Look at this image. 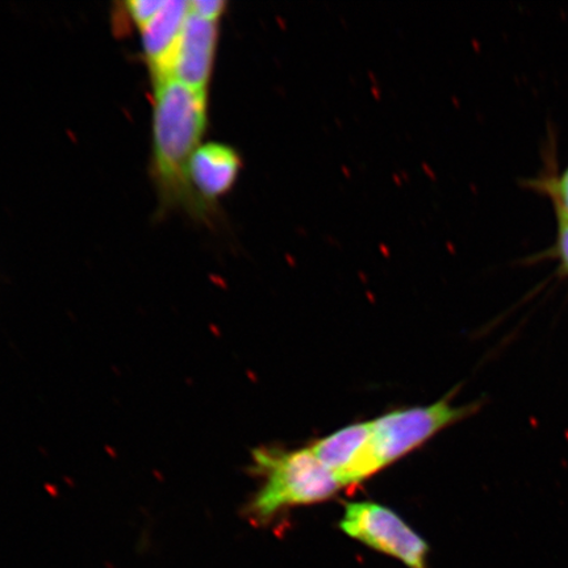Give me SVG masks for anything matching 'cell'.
Returning <instances> with one entry per match:
<instances>
[{
    "label": "cell",
    "mask_w": 568,
    "mask_h": 568,
    "mask_svg": "<svg viewBox=\"0 0 568 568\" xmlns=\"http://www.w3.org/2000/svg\"><path fill=\"white\" fill-rule=\"evenodd\" d=\"M153 89L151 175L159 211H183L210 224L219 211L197 197L189 180L191 158L207 131L209 92L174 80L155 83Z\"/></svg>",
    "instance_id": "obj_1"
},
{
    "label": "cell",
    "mask_w": 568,
    "mask_h": 568,
    "mask_svg": "<svg viewBox=\"0 0 568 568\" xmlns=\"http://www.w3.org/2000/svg\"><path fill=\"white\" fill-rule=\"evenodd\" d=\"M253 470L264 477L248 515L265 523L291 507L329 500L343 486L310 449L281 450L260 447L253 452Z\"/></svg>",
    "instance_id": "obj_2"
},
{
    "label": "cell",
    "mask_w": 568,
    "mask_h": 568,
    "mask_svg": "<svg viewBox=\"0 0 568 568\" xmlns=\"http://www.w3.org/2000/svg\"><path fill=\"white\" fill-rule=\"evenodd\" d=\"M474 409V406H453L445 399L432 406L393 410L371 422L368 449L375 474L429 442L447 426L473 414Z\"/></svg>",
    "instance_id": "obj_3"
},
{
    "label": "cell",
    "mask_w": 568,
    "mask_h": 568,
    "mask_svg": "<svg viewBox=\"0 0 568 568\" xmlns=\"http://www.w3.org/2000/svg\"><path fill=\"white\" fill-rule=\"evenodd\" d=\"M339 528L351 538L400 560L408 568H428L429 545L399 515L382 504H346Z\"/></svg>",
    "instance_id": "obj_4"
},
{
    "label": "cell",
    "mask_w": 568,
    "mask_h": 568,
    "mask_svg": "<svg viewBox=\"0 0 568 568\" xmlns=\"http://www.w3.org/2000/svg\"><path fill=\"white\" fill-rule=\"evenodd\" d=\"M219 27L220 21L199 17L190 7L186 24L170 59L166 77L161 82L174 80L191 89L209 92L215 65Z\"/></svg>",
    "instance_id": "obj_5"
},
{
    "label": "cell",
    "mask_w": 568,
    "mask_h": 568,
    "mask_svg": "<svg viewBox=\"0 0 568 568\" xmlns=\"http://www.w3.org/2000/svg\"><path fill=\"white\" fill-rule=\"evenodd\" d=\"M371 422L345 426L320 439L311 450L335 475L341 486L358 485L375 475L371 449Z\"/></svg>",
    "instance_id": "obj_6"
},
{
    "label": "cell",
    "mask_w": 568,
    "mask_h": 568,
    "mask_svg": "<svg viewBox=\"0 0 568 568\" xmlns=\"http://www.w3.org/2000/svg\"><path fill=\"white\" fill-rule=\"evenodd\" d=\"M243 170V160L233 146L224 142H204L191 158L189 180L194 193L212 210L231 193Z\"/></svg>",
    "instance_id": "obj_7"
},
{
    "label": "cell",
    "mask_w": 568,
    "mask_h": 568,
    "mask_svg": "<svg viewBox=\"0 0 568 568\" xmlns=\"http://www.w3.org/2000/svg\"><path fill=\"white\" fill-rule=\"evenodd\" d=\"M190 16L186 0H166L165 6L152 20L141 28L142 51L151 74L152 83L166 77L170 59L180 41L184 24Z\"/></svg>",
    "instance_id": "obj_8"
},
{
    "label": "cell",
    "mask_w": 568,
    "mask_h": 568,
    "mask_svg": "<svg viewBox=\"0 0 568 568\" xmlns=\"http://www.w3.org/2000/svg\"><path fill=\"white\" fill-rule=\"evenodd\" d=\"M165 3L166 0H133V2H126L123 6L128 18L140 31L149 20L158 16Z\"/></svg>",
    "instance_id": "obj_9"
},
{
    "label": "cell",
    "mask_w": 568,
    "mask_h": 568,
    "mask_svg": "<svg viewBox=\"0 0 568 568\" xmlns=\"http://www.w3.org/2000/svg\"><path fill=\"white\" fill-rule=\"evenodd\" d=\"M190 7L196 16L216 21L222 20L226 10V3L223 0H193Z\"/></svg>",
    "instance_id": "obj_10"
},
{
    "label": "cell",
    "mask_w": 568,
    "mask_h": 568,
    "mask_svg": "<svg viewBox=\"0 0 568 568\" xmlns=\"http://www.w3.org/2000/svg\"><path fill=\"white\" fill-rule=\"evenodd\" d=\"M559 216V253L568 270V217L558 212Z\"/></svg>",
    "instance_id": "obj_11"
},
{
    "label": "cell",
    "mask_w": 568,
    "mask_h": 568,
    "mask_svg": "<svg viewBox=\"0 0 568 568\" xmlns=\"http://www.w3.org/2000/svg\"><path fill=\"white\" fill-rule=\"evenodd\" d=\"M558 212L568 217V169L558 183Z\"/></svg>",
    "instance_id": "obj_12"
}]
</instances>
